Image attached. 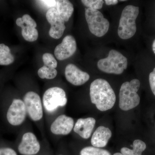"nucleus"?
<instances>
[{"label":"nucleus","instance_id":"f257e3e1","mask_svg":"<svg viewBox=\"0 0 155 155\" xmlns=\"http://www.w3.org/2000/svg\"><path fill=\"white\" fill-rule=\"evenodd\" d=\"M90 96L93 104L98 110L106 111L114 107L116 96L114 90L107 81L97 78L91 83L90 87Z\"/></svg>","mask_w":155,"mask_h":155},{"label":"nucleus","instance_id":"f03ea898","mask_svg":"<svg viewBox=\"0 0 155 155\" xmlns=\"http://www.w3.org/2000/svg\"><path fill=\"white\" fill-rule=\"evenodd\" d=\"M140 86V81L134 79L122 84L119 94V106L123 111H128L139 104L140 97L137 93Z\"/></svg>","mask_w":155,"mask_h":155},{"label":"nucleus","instance_id":"7ed1b4c3","mask_svg":"<svg viewBox=\"0 0 155 155\" xmlns=\"http://www.w3.org/2000/svg\"><path fill=\"white\" fill-rule=\"evenodd\" d=\"M139 13L138 7L129 5L122 11L119 20L118 29V35L122 39L131 38L137 31L136 20Z\"/></svg>","mask_w":155,"mask_h":155},{"label":"nucleus","instance_id":"20e7f679","mask_svg":"<svg viewBox=\"0 0 155 155\" xmlns=\"http://www.w3.org/2000/svg\"><path fill=\"white\" fill-rule=\"evenodd\" d=\"M42 101L45 113L50 115L54 114L67 105L66 92L59 87H50L45 92Z\"/></svg>","mask_w":155,"mask_h":155},{"label":"nucleus","instance_id":"39448f33","mask_svg":"<svg viewBox=\"0 0 155 155\" xmlns=\"http://www.w3.org/2000/svg\"><path fill=\"white\" fill-rule=\"evenodd\" d=\"M97 66L103 72L120 75L127 69V60L121 53L116 50H112L109 52L107 58L98 61Z\"/></svg>","mask_w":155,"mask_h":155},{"label":"nucleus","instance_id":"423d86ee","mask_svg":"<svg viewBox=\"0 0 155 155\" xmlns=\"http://www.w3.org/2000/svg\"><path fill=\"white\" fill-rule=\"evenodd\" d=\"M17 150L20 155H42L50 152L43 147L36 135L31 131L23 133Z\"/></svg>","mask_w":155,"mask_h":155},{"label":"nucleus","instance_id":"0eeeda50","mask_svg":"<svg viewBox=\"0 0 155 155\" xmlns=\"http://www.w3.org/2000/svg\"><path fill=\"white\" fill-rule=\"evenodd\" d=\"M85 17L92 34L101 37L107 32L110 22L98 10L87 8L85 9Z\"/></svg>","mask_w":155,"mask_h":155},{"label":"nucleus","instance_id":"6e6552de","mask_svg":"<svg viewBox=\"0 0 155 155\" xmlns=\"http://www.w3.org/2000/svg\"><path fill=\"white\" fill-rule=\"evenodd\" d=\"M22 100L29 119L35 123L41 122L44 117L45 112L39 95L35 92L28 91L24 95Z\"/></svg>","mask_w":155,"mask_h":155},{"label":"nucleus","instance_id":"1a4fd4ad","mask_svg":"<svg viewBox=\"0 0 155 155\" xmlns=\"http://www.w3.org/2000/svg\"><path fill=\"white\" fill-rule=\"evenodd\" d=\"M27 115L26 107L22 99L15 98L9 106L6 114L8 122L13 126H19L26 120Z\"/></svg>","mask_w":155,"mask_h":155},{"label":"nucleus","instance_id":"9d476101","mask_svg":"<svg viewBox=\"0 0 155 155\" xmlns=\"http://www.w3.org/2000/svg\"><path fill=\"white\" fill-rule=\"evenodd\" d=\"M46 17L51 25L49 31L50 36L55 39L61 38L64 34L66 26L65 21L58 14L57 9L52 8L48 10Z\"/></svg>","mask_w":155,"mask_h":155},{"label":"nucleus","instance_id":"9b49d317","mask_svg":"<svg viewBox=\"0 0 155 155\" xmlns=\"http://www.w3.org/2000/svg\"><path fill=\"white\" fill-rule=\"evenodd\" d=\"M74 125L73 118L65 114H61L57 116L51 123L50 130L54 135H67L73 130Z\"/></svg>","mask_w":155,"mask_h":155},{"label":"nucleus","instance_id":"f8f14e48","mask_svg":"<svg viewBox=\"0 0 155 155\" xmlns=\"http://www.w3.org/2000/svg\"><path fill=\"white\" fill-rule=\"evenodd\" d=\"M16 24L22 28V35L25 40L34 42L38 38V33L36 22L28 14H25L22 18H17Z\"/></svg>","mask_w":155,"mask_h":155},{"label":"nucleus","instance_id":"ddd939ff","mask_svg":"<svg viewBox=\"0 0 155 155\" xmlns=\"http://www.w3.org/2000/svg\"><path fill=\"white\" fill-rule=\"evenodd\" d=\"M77 49L76 42L72 35H67L62 42L56 47L54 50L56 58L59 61H64L73 55Z\"/></svg>","mask_w":155,"mask_h":155},{"label":"nucleus","instance_id":"4468645a","mask_svg":"<svg viewBox=\"0 0 155 155\" xmlns=\"http://www.w3.org/2000/svg\"><path fill=\"white\" fill-rule=\"evenodd\" d=\"M65 75L67 81L75 86L83 85L90 79V75L87 72L80 70L73 64L67 65Z\"/></svg>","mask_w":155,"mask_h":155},{"label":"nucleus","instance_id":"2eb2a0df","mask_svg":"<svg viewBox=\"0 0 155 155\" xmlns=\"http://www.w3.org/2000/svg\"><path fill=\"white\" fill-rule=\"evenodd\" d=\"M95 124L96 120L92 117L80 118L76 121L73 130L81 138L87 139L91 136Z\"/></svg>","mask_w":155,"mask_h":155},{"label":"nucleus","instance_id":"dca6fc26","mask_svg":"<svg viewBox=\"0 0 155 155\" xmlns=\"http://www.w3.org/2000/svg\"><path fill=\"white\" fill-rule=\"evenodd\" d=\"M111 136L112 132L109 128L103 126H99L92 136L91 141V145L95 147H104L107 144Z\"/></svg>","mask_w":155,"mask_h":155},{"label":"nucleus","instance_id":"f3484780","mask_svg":"<svg viewBox=\"0 0 155 155\" xmlns=\"http://www.w3.org/2000/svg\"><path fill=\"white\" fill-rule=\"evenodd\" d=\"M56 9L65 22L69 21L74 11L73 5L70 1L67 0L57 1Z\"/></svg>","mask_w":155,"mask_h":155},{"label":"nucleus","instance_id":"a211bd4d","mask_svg":"<svg viewBox=\"0 0 155 155\" xmlns=\"http://www.w3.org/2000/svg\"><path fill=\"white\" fill-rule=\"evenodd\" d=\"M132 149L127 147H123L121 149V153L123 155H142L146 150V144L140 140H135L133 142Z\"/></svg>","mask_w":155,"mask_h":155},{"label":"nucleus","instance_id":"6ab92c4d","mask_svg":"<svg viewBox=\"0 0 155 155\" xmlns=\"http://www.w3.org/2000/svg\"><path fill=\"white\" fill-rule=\"evenodd\" d=\"M14 61V58L10 48L4 44H0V65L8 66Z\"/></svg>","mask_w":155,"mask_h":155},{"label":"nucleus","instance_id":"aec40b11","mask_svg":"<svg viewBox=\"0 0 155 155\" xmlns=\"http://www.w3.org/2000/svg\"><path fill=\"white\" fill-rule=\"evenodd\" d=\"M38 75L41 79H52L58 75V71L55 68L44 66L38 69Z\"/></svg>","mask_w":155,"mask_h":155},{"label":"nucleus","instance_id":"412c9836","mask_svg":"<svg viewBox=\"0 0 155 155\" xmlns=\"http://www.w3.org/2000/svg\"><path fill=\"white\" fill-rule=\"evenodd\" d=\"M79 155H111L107 150L93 146L84 147L81 150Z\"/></svg>","mask_w":155,"mask_h":155},{"label":"nucleus","instance_id":"4be33fe9","mask_svg":"<svg viewBox=\"0 0 155 155\" xmlns=\"http://www.w3.org/2000/svg\"><path fill=\"white\" fill-rule=\"evenodd\" d=\"M81 2L87 8L97 10L101 9L104 3L102 0H82Z\"/></svg>","mask_w":155,"mask_h":155},{"label":"nucleus","instance_id":"5701e85b","mask_svg":"<svg viewBox=\"0 0 155 155\" xmlns=\"http://www.w3.org/2000/svg\"><path fill=\"white\" fill-rule=\"evenodd\" d=\"M42 59L45 66L55 69L58 66V62L55 58L50 53H47L44 54Z\"/></svg>","mask_w":155,"mask_h":155},{"label":"nucleus","instance_id":"b1692460","mask_svg":"<svg viewBox=\"0 0 155 155\" xmlns=\"http://www.w3.org/2000/svg\"><path fill=\"white\" fill-rule=\"evenodd\" d=\"M0 155H18V153L12 148L1 147Z\"/></svg>","mask_w":155,"mask_h":155},{"label":"nucleus","instance_id":"393cba45","mask_svg":"<svg viewBox=\"0 0 155 155\" xmlns=\"http://www.w3.org/2000/svg\"><path fill=\"white\" fill-rule=\"evenodd\" d=\"M149 80L151 90L155 96V68L152 72L150 73Z\"/></svg>","mask_w":155,"mask_h":155},{"label":"nucleus","instance_id":"a878e982","mask_svg":"<svg viewBox=\"0 0 155 155\" xmlns=\"http://www.w3.org/2000/svg\"><path fill=\"white\" fill-rule=\"evenodd\" d=\"M42 3L44 4L45 6L48 8H54L53 7L57 6V1H52V0H45V1H41Z\"/></svg>","mask_w":155,"mask_h":155},{"label":"nucleus","instance_id":"bb28decb","mask_svg":"<svg viewBox=\"0 0 155 155\" xmlns=\"http://www.w3.org/2000/svg\"><path fill=\"white\" fill-rule=\"evenodd\" d=\"M106 5H116L118 2L117 0H106L105 1Z\"/></svg>","mask_w":155,"mask_h":155},{"label":"nucleus","instance_id":"cd10ccee","mask_svg":"<svg viewBox=\"0 0 155 155\" xmlns=\"http://www.w3.org/2000/svg\"><path fill=\"white\" fill-rule=\"evenodd\" d=\"M55 155H65V154L61 150H60L59 149L57 151L56 154Z\"/></svg>","mask_w":155,"mask_h":155},{"label":"nucleus","instance_id":"c85d7f7f","mask_svg":"<svg viewBox=\"0 0 155 155\" xmlns=\"http://www.w3.org/2000/svg\"><path fill=\"white\" fill-rule=\"evenodd\" d=\"M152 49L153 51L154 52V53L155 54V39L154 40V41L153 42Z\"/></svg>","mask_w":155,"mask_h":155},{"label":"nucleus","instance_id":"c756f323","mask_svg":"<svg viewBox=\"0 0 155 155\" xmlns=\"http://www.w3.org/2000/svg\"><path fill=\"white\" fill-rule=\"evenodd\" d=\"M42 155H54L52 153H51V151L49 152H48L44 154H43Z\"/></svg>","mask_w":155,"mask_h":155},{"label":"nucleus","instance_id":"7c9ffc66","mask_svg":"<svg viewBox=\"0 0 155 155\" xmlns=\"http://www.w3.org/2000/svg\"><path fill=\"white\" fill-rule=\"evenodd\" d=\"M114 155H123V154H122L121 153H115V154H114Z\"/></svg>","mask_w":155,"mask_h":155}]
</instances>
